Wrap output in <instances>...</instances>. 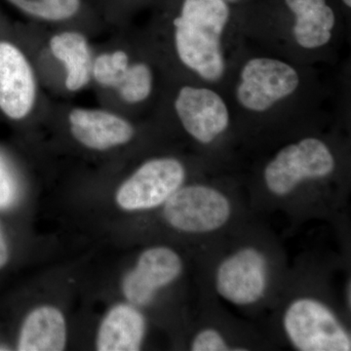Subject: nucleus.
<instances>
[{"instance_id":"f257e3e1","label":"nucleus","mask_w":351,"mask_h":351,"mask_svg":"<svg viewBox=\"0 0 351 351\" xmlns=\"http://www.w3.org/2000/svg\"><path fill=\"white\" fill-rule=\"evenodd\" d=\"M230 18L225 0H182L173 21L180 61L205 82H219L225 73L221 36Z\"/></svg>"},{"instance_id":"f03ea898","label":"nucleus","mask_w":351,"mask_h":351,"mask_svg":"<svg viewBox=\"0 0 351 351\" xmlns=\"http://www.w3.org/2000/svg\"><path fill=\"white\" fill-rule=\"evenodd\" d=\"M284 332L300 351H350L351 337L337 314L313 297L291 302L282 317Z\"/></svg>"},{"instance_id":"7ed1b4c3","label":"nucleus","mask_w":351,"mask_h":351,"mask_svg":"<svg viewBox=\"0 0 351 351\" xmlns=\"http://www.w3.org/2000/svg\"><path fill=\"white\" fill-rule=\"evenodd\" d=\"M334 156L323 141L306 138L284 147L269 161L263 173L271 195H291L302 182L322 180L335 170Z\"/></svg>"},{"instance_id":"20e7f679","label":"nucleus","mask_w":351,"mask_h":351,"mask_svg":"<svg viewBox=\"0 0 351 351\" xmlns=\"http://www.w3.org/2000/svg\"><path fill=\"white\" fill-rule=\"evenodd\" d=\"M162 206L166 223L186 234L217 232L228 223L232 214L228 196L199 184L182 186Z\"/></svg>"},{"instance_id":"39448f33","label":"nucleus","mask_w":351,"mask_h":351,"mask_svg":"<svg viewBox=\"0 0 351 351\" xmlns=\"http://www.w3.org/2000/svg\"><path fill=\"white\" fill-rule=\"evenodd\" d=\"M186 180L184 164L173 157L151 159L122 182L115 201L122 210L147 211L162 206Z\"/></svg>"},{"instance_id":"423d86ee","label":"nucleus","mask_w":351,"mask_h":351,"mask_svg":"<svg viewBox=\"0 0 351 351\" xmlns=\"http://www.w3.org/2000/svg\"><path fill=\"white\" fill-rule=\"evenodd\" d=\"M267 256L256 247H243L228 256L215 276L219 297L239 306H249L262 300L269 286Z\"/></svg>"},{"instance_id":"0eeeda50","label":"nucleus","mask_w":351,"mask_h":351,"mask_svg":"<svg viewBox=\"0 0 351 351\" xmlns=\"http://www.w3.org/2000/svg\"><path fill=\"white\" fill-rule=\"evenodd\" d=\"M299 84V73L290 64L271 58H254L240 73L237 100L252 112H265L294 93Z\"/></svg>"},{"instance_id":"6e6552de","label":"nucleus","mask_w":351,"mask_h":351,"mask_svg":"<svg viewBox=\"0 0 351 351\" xmlns=\"http://www.w3.org/2000/svg\"><path fill=\"white\" fill-rule=\"evenodd\" d=\"M184 271L179 254L166 246L145 249L135 267L122 281V292L129 304L145 306L154 301L157 292L177 280Z\"/></svg>"},{"instance_id":"1a4fd4ad","label":"nucleus","mask_w":351,"mask_h":351,"mask_svg":"<svg viewBox=\"0 0 351 351\" xmlns=\"http://www.w3.org/2000/svg\"><path fill=\"white\" fill-rule=\"evenodd\" d=\"M174 107L184 130L200 144H211L230 125L225 101L208 88L182 87Z\"/></svg>"},{"instance_id":"9d476101","label":"nucleus","mask_w":351,"mask_h":351,"mask_svg":"<svg viewBox=\"0 0 351 351\" xmlns=\"http://www.w3.org/2000/svg\"><path fill=\"white\" fill-rule=\"evenodd\" d=\"M36 99L34 69L15 44L0 40V112L12 120L32 112Z\"/></svg>"},{"instance_id":"9b49d317","label":"nucleus","mask_w":351,"mask_h":351,"mask_svg":"<svg viewBox=\"0 0 351 351\" xmlns=\"http://www.w3.org/2000/svg\"><path fill=\"white\" fill-rule=\"evenodd\" d=\"M69 124L73 138L93 151H108L128 144L135 136L128 120L99 108H73L69 114Z\"/></svg>"},{"instance_id":"f8f14e48","label":"nucleus","mask_w":351,"mask_h":351,"mask_svg":"<svg viewBox=\"0 0 351 351\" xmlns=\"http://www.w3.org/2000/svg\"><path fill=\"white\" fill-rule=\"evenodd\" d=\"M147 323L145 316L131 304L112 307L97 332L99 351H137L144 343Z\"/></svg>"},{"instance_id":"ddd939ff","label":"nucleus","mask_w":351,"mask_h":351,"mask_svg":"<svg viewBox=\"0 0 351 351\" xmlns=\"http://www.w3.org/2000/svg\"><path fill=\"white\" fill-rule=\"evenodd\" d=\"M66 346V319L59 308L41 306L27 314L21 328L18 350L62 351Z\"/></svg>"},{"instance_id":"4468645a","label":"nucleus","mask_w":351,"mask_h":351,"mask_svg":"<svg viewBox=\"0 0 351 351\" xmlns=\"http://www.w3.org/2000/svg\"><path fill=\"white\" fill-rule=\"evenodd\" d=\"M285 3L294 13L293 34L300 46L316 49L331 40L336 18L326 0H285Z\"/></svg>"},{"instance_id":"2eb2a0df","label":"nucleus","mask_w":351,"mask_h":351,"mask_svg":"<svg viewBox=\"0 0 351 351\" xmlns=\"http://www.w3.org/2000/svg\"><path fill=\"white\" fill-rule=\"evenodd\" d=\"M51 53L66 66V87L69 91L83 89L92 80L93 55L89 41L77 31L55 34L49 41Z\"/></svg>"},{"instance_id":"dca6fc26","label":"nucleus","mask_w":351,"mask_h":351,"mask_svg":"<svg viewBox=\"0 0 351 351\" xmlns=\"http://www.w3.org/2000/svg\"><path fill=\"white\" fill-rule=\"evenodd\" d=\"M29 17L50 23L75 19L84 10L83 0H6Z\"/></svg>"},{"instance_id":"f3484780","label":"nucleus","mask_w":351,"mask_h":351,"mask_svg":"<svg viewBox=\"0 0 351 351\" xmlns=\"http://www.w3.org/2000/svg\"><path fill=\"white\" fill-rule=\"evenodd\" d=\"M154 76L145 63L130 64L119 86L115 88L120 98L129 104L142 103L151 96Z\"/></svg>"},{"instance_id":"a211bd4d","label":"nucleus","mask_w":351,"mask_h":351,"mask_svg":"<svg viewBox=\"0 0 351 351\" xmlns=\"http://www.w3.org/2000/svg\"><path fill=\"white\" fill-rule=\"evenodd\" d=\"M130 64L125 51L103 53L94 60L92 78L101 86L115 89L121 82Z\"/></svg>"},{"instance_id":"6ab92c4d","label":"nucleus","mask_w":351,"mask_h":351,"mask_svg":"<svg viewBox=\"0 0 351 351\" xmlns=\"http://www.w3.org/2000/svg\"><path fill=\"white\" fill-rule=\"evenodd\" d=\"M193 351H241L246 348H233L221 332L214 328H205L195 335L191 341Z\"/></svg>"},{"instance_id":"aec40b11","label":"nucleus","mask_w":351,"mask_h":351,"mask_svg":"<svg viewBox=\"0 0 351 351\" xmlns=\"http://www.w3.org/2000/svg\"><path fill=\"white\" fill-rule=\"evenodd\" d=\"M16 182L3 157L0 156V209L8 208L16 198Z\"/></svg>"},{"instance_id":"412c9836","label":"nucleus","mask_w":351,"mask_h":351,"mask_svg":"<svg viewBox=\"0 0 351 351\" xmlns=\"http://www.w3.org/2000/svg\"><path fill=\"white\" fill-rule=\"evenodd\" d=\"M8 246H7L5 237H4L1 228H0V269L6 265L7 262H8Z\"/></svg>"},{"instance_id":"4be33fe9","label":"nucleus","mask_w":351,"mask_h":351,"mask_svg":"<svg viewBox=\"0 0 351 351\" xmlns=\"http://www.w3.org/2000/svg\"><path fill=\"white\" fill-rule=\"evenodd\" d=\"M343 3H345L346 6L350 7V8L351 0H343Z\"/></svg>"},{"instance_id":"5701e85b","label":"nucleus","mask_w":351,"mask_h":351,"mask_svg":"<svg viewBox=\"0 0 351 351\" xmlns=\"http://www.w3.org/2000/svg\"><path fill=\"white\" fill-rule=\"evenodd\" d=\"M225 1H235V0H225Z\"/></svg>"}]
</instances>
